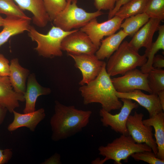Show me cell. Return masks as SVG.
Returning a JSON list of instances; mask_svg holds the SVG:
<instances>
[{"instance_id": "cell-1", "label": "cell", "mask_w": 164, "mask_h": 164, "mask_svg": "<svg viewBox=\"0 0 164 164\" xmlns=\"http://www.w3.org/2000/svg\"><path fill=\"white\" fill-rule=\"evenodd\" d=\"M55 103L54 112L50 121L53 141L57 142L69 138L88 125L91 111L78 110L74 106H66L57 101Z\"/></svg>"}, {"instance_id": "cell-2", "label": "cell", "mask_w": 164, "mask_h": 164, "mask_svg": "<svg viewBox=\"0 0 164 164\" xmlns=\"http://www.w3.org/2000/svg\"><path fill=\"white\" fill-rule=\"evenodd\" d=\"M106 67L105 63L98 76L88 84L82 85L79 90L85 105L99 103L102 108L110 112L121 109L123 103L115 94L116 91Z\"/></svg>"}, {"instance_id": "cell-3", "label": "cell", "mask_w": 164, "mask_h": 164, "mask_svg": "<svg viewBox=\"0 0 164 164\" xmlns=\"http://www.w3.org/2000/svg\"><path fill=\"white\" fill-rule=\"evenodd\" d=\"M99 154L104 158H97L93 161L94 164H102L109 160L114 161V163L121 164V161L127 160L129 156L135 152L144 151H152L145 143H137L129 135L121 134L119 137L105 146L98 148Z\"/></svg>"}, {"instance_id": "cell-4", "label": "cell", "mask_w": 164, "mask_h": 164, "mask_svg": "<svg viewBox=\"0 0 164 164\" xmlns=\"http://www.w3.org/2000/svg\"><path fill=\"white\" fill-rule=\"evenodd\" d=\"M147 60L145 53L140 55L130 46L128 42L125 41L121 43L108 58L106 64V70L111 77L123 75L137 67H141Z\"/></svg>"}, {"instance_id": "cell-5", "label": "cell", "mask_w": 164, "mask_h": 164, "mask_svg": "<svg viewBox=\"0 0 164 164\" xmlns=\"http://www.w3.org/2000/svg\"><path fill=\"white\" fill-rule=\"evenodd\" d=\"M75 29L65 31L55 26L52 27L46 34L39 33L31 26L28 35L37 45L34 49L40 56L46 58L61 56L63 54L61 44L64 38Z\"/></svg>"}, {"instance_id": "cell-6", "label": "cell", "mask_w": 164, "mask_h": 164, "mask_svg": "<svg viewBox=\"0 0 164 164\" xmlns=\"http://www.w3.org/2000/svg\"><path fill=\"white\" fill-rule=\"evenodd\" d=\"M77 0H67L64 9L53 21L55 26L65 31L79 29L86 25L91 20L104 14L101 11L92 12H86L79 7Z\"/></svg>"}, {"instance_id": "cell-7", "label": "cell", "mask_w": 164, "mask_h": 164, "mask_svg": "<svg viewBox=\"0 0 164 164\" xmlns=\"http://www.w3.org/2000/svg\"><path fill=\"white\" fill-rule=\"evenodd\" d=\"M120 100L123 105L118 114H112L102 108L100 110L101 121L104 127L109 126L116 132L129 135L126 127L127 121L132 111L137 108L138 105L129 99L121 98Z\"/></svg>"}, {"instance_id": "cell-8", "label": "cell", "mask_w": 164, "mask_h": 164, "mask_svg": "<svg viewBox=\"0 0 164 164\" xmlns=\"http://www.w3.org/2000/svg\"><path fill=\"white\" fill-rule=\"evenodd\" d=\"M144 116L143 113H138L136 111H135L133 115H129L126 122L128 134L137 143H146L157 155L158 149L153 137L152 127L143 124Z\"/></svg>"}, {"instance_id": "cell-9", "label": "cell", "mask_w": 164, "mask_h": 164, "mask_svg": "<svg viewBox=\"0 0 164 164\" xmlns=\"http://www.w3.org/2000/svg\"><path fill=\"white\" fill-rule=\"evenodd\" d=\"M96 18L91 20L80 29L86 33L93 43L99 48L104 37L115 33L121 28L124 19L114 16L106 21L99 23Z\"/></svg>"}, {"instance_id": "cell-10", "label": "cell", "mask_w": 164, "mask_h": 164, "mask_svg": "<svg viewBox=\"0 0 164 164\" xmlns=\"http://www.w3.org/2000/svg\"><path fill=\"white\" fill-rule=\"evenodd\" d=\"M121 77L113 78L111 81L116 91L127 93L135 90L144 91L152 93L148 83V73L136 68L129 70Z\"/></svg>"}, {"instance_id": "cell-11", "label": "cell", "mask_w": 164, "mask_h": 164, "mask_svg": "<svg viewBox=\"0 0 164 164\" xmlns=\"http://www.w3.org/2000/svg\"><path fill=\"white\" fill-rule=\"evenodd\" d=\"M62 51L74 54H94L98 49L88 35L79 29H75L66 36L61 44Z\"/></svg>"}, {"instance_id": "cell-12", "label": "cell", "mask_w": 164, "mask_h": 164, "mask_svg": "<svg viewBox=\"0 0 164 164\" xmlns=\"http://www.w3.org/2000/svg\"><path fill=\"white\" fill-rule=\"evenodd\" d=\"M67 54L74 60L75 67L81 71L82 78L79 83L81 85L87 84L94 79L106 63L98 59L94 54Z\"/></svg>"}, {"instance_id": "cell-13", "label": "cell", "mask_w": 164, "mask_h": 164, "mask_svg": "<svg viewBox=\"0 0 164 164\" xmlns=\"http://www.w3.org/2000/svg\"><path fill=\"white\" fill-rule=\"evenodd\" d=\"M115 94L119 98L129 99L136 101L147 110L149 117L163 111L157 94L153 93L146 94L140 90L127 93H121L116 91Z\"/></svg>"}, {"instance_id": "cell-14", "label": "cell", "mask_w": 164, "mask_h": 164, "mask_svg": "<svg viewBox=\"0 0 164 164\" xmlns=\"http://www.w3.org/2000/svg\"><path fill=\"white\" fill-rule=\"evenodd\" d=\"M162 20L159 19L150 18L148 21L133 36L128 42L130 46L138 52L144 47L149 50L152 43V39L155 32L158 30Z\"/></svg>"}, {"instance_id": "cell-15", "label": "cell", "mask_w": 164, "mask_h": 164, "mask_svg": "<svg viewBox=\"0 0 164 164\" xmlns=\"http://www.w3.org/2000/svg\"><path fill=\"white\" fill-rule=\"evenodd\" d=\"M14 119L8 126L10 132H13L19 128L25 127L33 132L39 123L45 118L46 114L43 108L39 109L34 111L21 114L14 110L12 112Z\"/></svg>"}, {"instance_id": "cell-16", "label": "cell", "mask_w": 164, "mask_h": 164, "mask_svg": "<svg viewBox=\"0 0 164 164\" xmlns=\"http://www.w3.org/2000/svg\"><path fill=\"white\" fill-rule=\"evenodd\" d=\"M24 95L13 90L9 77L0 76V106L10 113L19 106V102L25 101Z\"/></svg>"}, {"instance_id": "cell-17", "label": "cell", "mask_w": 164, "mask_h": 164, "mask_svg": "<svg viewBox=\"0 0 164 164\" xmlns=\"http://www.w3.org/2000/svg\"><path fill=\"white\" fill-rule=\"evenodd\" d=\"M51 92L50 88L43 87L38 83L34 74H29L27 79L26 90L24 94L25 105L23 113L36 110V102L38 97L48 95Z\"/></svg>"}, {"instance_id": "cell-18", "label": "cell", "mask_w": 164, "mask_h": 164, "mask_svg": "<svg viewBox=\"0 0 164 164\" xmlns=\"http://www.w3.org/2000/svg\"><path fill=\"white\" fill-rule=\"evenodd\" d=\"M31 19L12 16L4 19L3 29L0 32V46L12 36L28 31L31 26Z\"/></svg>"}, {"instance_id": "cell-19", "label": "cell", "mask_w": 164, "mask_h": 164, "mask_svg": "<svg viewBox=\"0 0 164 164\" xmlns=\"http://www.w3.org/2000/svg\"><path fill=\"white\" fill-rule=\"evenodd\" d=\"M22 10H27L33 15L34 24L39 27L46 26L49 21L43 0H14Z\"/></svg>"}, {"instance_id": "cell-20", "label": "cell", "mask_w": 164, "mask_h": 164, "mask_svg": "<svg viewBox=\"0 0 164 164\" xmlns=\"http://www.w3.org/2000/svg\"><path fill=\"white\" fill-rule=\"evenodd\" d=\"M29 73V70L20 64L17 58H14L11 60L9 77L12 87L15 92L24 94Z\"/></svg>"}, {"instance_id": "cell-21", "label": "cell", "mask_w": 164, "mask_h": 164, "mask_svg": "<svg viewBox=\"0 0 164 164\" xmlns=\"http://www.w3.org/2000/svg\"><path fill=\"white\" fill-rule=\"evenodd\" d=\"M128 36L122 29L102 40L100 46L95 53L96 56L101 60L108 59Z\"/></svg>"}, {"instance_id": "cell-22", "label": "cell", "mask_w": 164, "mask_h": 164, "mask_svg": "<svg viewBox=\"0 0 164 164\" xmlns=\"http://www.w3.org/2000/svg\"><path fill=\"white\" fill-rule=\"evenodd\" d=\"M147 126L153 127L158 152L157 157L164 160V113L162 111L149 118L142 121Z\"/></svg>"}, {"instance_id": "cell-23", "label": "cell", "mask_w": 164, "mask_h": 164, "mask_svg": "<svg viewBox=\"0 0 164 164\" xmlns=\"http://www.w3.org/2000/svg\"><path fill=\"white\" fill-rule=\"evenodd\" d=\"M158 30L159 34L156 41L152 43L150 49L146 50L147 60L145 63L141 68V71L144 73H148L153 68L152 62L156 53L160 50H164V26L160 25Z\"/></svg>"}, {"instance_id": "cell-24", "label": "cell", "mask_w": 164, "mask_h": 164, "mask_svg": "<svg viewBox=\"0 0 164 164\" xmlns=\"http://www.w3.org/2000/svg\"><path fill=\"white\" fill-rule=\"evenodd\" d=\"M149 0H130L122 5L114 16L123 19L144 13Z\"/></svg>"}, {"instance_id": "cell-25", "label": "cell", "mask_w": 164, "mask_h": 164, "mask_svg": "<svg viewBox=\"0 0 164 164\" xmlns=\"http://www.w3.org/2000/svg\"><path fill=\"white\" fill-rule=\"evenodd\" d=\"M150 18L145 13L137 14L125 19L121 28L128 36H133L149 20Z\"/></svg>"}, {"instance_id": "cell-26", "label": "cell", "mask_w": 164, "mask_h": 164, "mask_svg": "<svg viewBox=\"0 0 164 164\" xmlns=\"http://www.w3.org/2000/svg\"><path fill=\"white\" fill-rule=\"evenodd\" d=\"M148 83L152 93L164 90V70L153 68L148 73Z\"/></svg>"}, {"instance_id": "cell-27", "label": "cell", "mask_w": 164, "mask_h": 164, "mask_svg": "<svg viewBox=\"0 0 164 164\" xmlns=\"http://www.w3.org/2000/svg\"><path fill=\"white\" fill-rule=\"evenodd\" d=\"M0 14H5L7 16H15L31 20L12 0H0Z\"/></svg>"}, {"instance_id": "cell-28", "label": "cell", "mask_w": 164, "mask_h": 164, "mask_svg": "<svg viewBox=\"0 0 164 164\" xmlns=\"http://www.w3.org/2000/svg\"><path fill=\"white\" fill-rule=\"evenodd\" d=\"M144 13L150 18L164 19V0H149Z\"/></svg>"}, {"instance_id": "cell-29", "label": "cell", "mask_w": 164, "mask_h": 164, "mask_svg": "<svg viewBox=\"0 0 164 164\" xmlns=\"http://www.w3.org/2000/svg\"><path fill=\"white\" fill-rule=\"evenodd\" d=\"M50 21H53L56 15L66 7L67 0H43Z\"/></svg>"}, {"instance_id": "cell-30", "label": "cell", "mask_w": 164, "mask_h": 164, "mask_svg": "<svg viewBox=\"0 0 164 164\" xmlns=\"http://www.w3.org/2000/svg\"><path fill=\"white\" fill-rule=\"evenodd\" d=\"M131 156L135 161H142L150 164H164V160L158 158L156 155L152 151L138 152Z\"/></svg>"}, {"instance_id": "cell-31", "label": "cell", "mask_w": 164, "mask_h": 164, "mask_svg": "<svg viewBox=\"0 0 164 164\" xmlns=\"http://www.w3.org/2000/svg\"><path fill=\"white\" fill-rule=\"evenodd\" d=\"M119 0H94V5L97 10H112Z\"/></svg>"}, {"instance_id": "cell-32", "label": "cell", "mask_w": 164, "mask_h": 164, "mask_svg": "<svg viewBox=\"0 0 164 164\" xmlns=\"http://www.w3.org/2000/svg\"><path fill=\"white\" fill-rule=\"evenodd\" d=\"M10 71L9 60L4 56L0 54V76L9 77Z\"/></svg>"}, {"instance_id": "cell-33", "label": "cell", "mask_w": 164, "mask_h": 164, "mask_svg": "<svg viewBox=\"0 0 164 164\" xmlns=\"http://www.w3.org/2000/svg\"><path fill=\"white\" fill-rule=\"evenodd\" d=\"M12 154L11 149H6L4 150L0 149V164L8 163L11 159Z\"/></svg>"}, {"instance_id": "cell-34", "label": "cell", "mask_w": 164, "mask_h": 164, "mask_svg": "<svg viewBox=\"0 0 164 164\" xmlns=\"http://www.w3.org/2000/svg\"><path fill=\"white\" fill-rule=\"evenodd\" d=\"M41 164H61L60 155L57 153H54L50 157L46 159Z\"/></svg>"}, {"instance_id": "cell-35", "label": "cell", "mask_w": 164, "mask_h": 164, "mask_svg": "<svg viewBox=\"0 0 164 164\" xmlns=\"http://www.w3.org/2000/svg\"><path fill=\"white\" fill-rule=\"evenodd\" d=\"M152 67L153 68L161 69L164 67V57L161 55L155 56L153 59Z\"/></svg>"}, {"instance_id": "cell-36", "label": "cell", "mask_w": 164, "mask_h": 164, "mask_svg": "<svg viewBox=\"0 0 164 164\" xmlns=\"http://www.w3.org/2000/svg\"><path fill=\"white\" fill-rule=\"evenodd\" d=\"M130 0H119L115 4L113 9L109 11L108 14V19H111L115 15L116 13L123 5L128 2Z\"/></svg>"}, {"instance_id": "cell-37", "label": "cell", "mask_w": 164, "mask_h": 164, "mask_svg": "<svg viewBox=\"0 0 164 164\" xmlns=\"http://www.w3.org/2000/svg\"><path fill=\"white\" fill-rule=\"evenodd\" d=\"M7 111L6 108L2 107H0V125L3 122Z\"/></svg>"}, {"instance_id": "cell-38", "label": "cell", "mask_w": 164, "mask_h": 164, "mask_svg": "<svg viewBox=\"0 0 164 164\" xmlns=\"http://www.w3.org/2000/svg\"><path fill=\"white\" fill-rule=\"evenodd\" d=\"M157 94L160 103L163 111H164V90L159 91Z\"/></svg>"}, {"instance_id": "cell-39", "label": "cell", "mask_w": 164, "mask_h": 164, "mask_svg": "<svg viewBox=\"0 0 164 164\" xmlns=\"http://www.w3.org/2000/svg\"><path fill=\"white\" fill-rule=\"evenodd\" d=\"M4 19L0 15V27L3 26L4 24Z\"/></svg>"}, {"instance_id": "cell-40", "label": "cell", "mask_w": 164, "mask_h": 164, "mask_svg": "<svg viewBox=\"0 0 164 164\" xmlns=\"http://www.w3.org/2000/svg\"><path fill=\"white\" fill-rule=\"evenodd\" d=\"M1 106H0V107H1Z\"/></svg>"}]
</instances>
